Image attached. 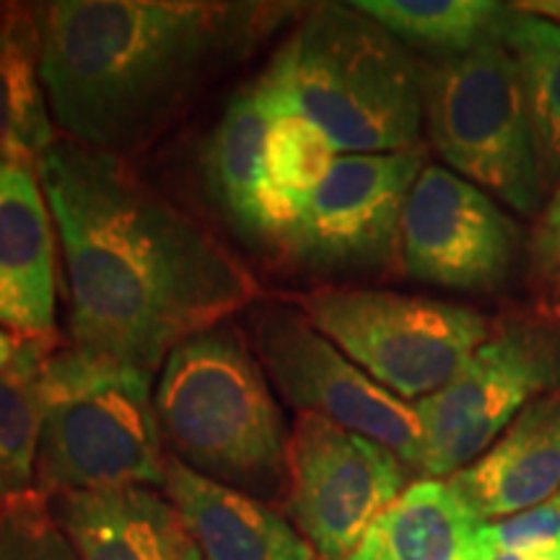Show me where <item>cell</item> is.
Returning a JSON list of instances; mask_svg holds the SVG:
<instances>
[{
    "label": "cell",
    "instance_id": "ba28073f",
    "mask_svg": "<svg viewBox=\"0 0 560 560\" xmlns=\"http://www.w3.org/2000/svg\"><path fill=\"white\" fill-rule=\"evenodd\" d=\"M244 322L265 376L285 402L376 441L420 472L423 425L416 405L371 380L301 310L280 301H255Z\"/></svg>",
    "mask_w": 560,
    "mask_h": 560
},
{
    "label": "cell",
    "instance_id": "ac0fdd59",
    "mask_svg": "<svg viewBox=\"0 0 560 560\" xmlns=\"http://www.w3.org/2000/svg\"><path fill=\"white\" fill-rule=\"evenodd\" d=\"M482 522L446 480L423 478L366 529L346 560H493Z\"/></svg>",
    "mask_w": 560,
    "mask_h": 560
},
{
    "label": "cell",
    "instance_id": "d4e9b609",
    "mask_svg": "<svg viewBox=\"0 0 560 560\" xmlns=\"http://www.w3.org/2000/svg\"><path fill=\"white\" fill-rule=\"evenodd\" d=\"M488 529L495 556L560 545V495L501 522H488Z\"/></svg>",
    "mask_w": 560,
    "mask_h": 560
},
{
    "label": "cell",
    "instance_id": "7a4b0ae2",
    "mask_svg": "<svg viewBox=\"0 0 560 560\" xmlns=\"http://www.w3.org/2000/svg\"><path fill=\"white\" fill-rule=\"evenodd\" d=\"M34 11L55 122L120 159L156 143L285 16V5L198 0H58Z\"/></svg>",
    "mask_w": 560,
    "mask_h": 560
},
{
    "label": "cell",
    "instance_id": "4dcf8cb0",
    "mask_svg": "<svg viewBox=\"0 0 560 560\" xmlns=\"http://www.w3.org/2000/svg\"><path fill=\"white\" fill-rule=\"evenodd\" d=\"M0 16H3V5H0Z\"/></svg>",
    "mask_w": 560,
    "mask_h": 560
},
{
    "label": "cell",
    "instance_id": "7c38bea8",
    "mask_svg": "<svg viewBox=\"0 0 560 560\" xmlns=\"http://www.w3.org/2000/svg\"><path fill=\"white\" fill-rule=\"evenodd\" d=\"M520 229L488 192L444 166H425L400 226V270L418 283L462 293L501 289Z\"/></svg>",
    "mask_w": 560,
    "mask_h": 560
},
{
    "label": "cell",
    "instance_id": "cb8c5ba5",
    "mask_svg": "<svg viewBox=\"0 0 560 560\" xmlns=\"http://www.w3.org/2000/svg\"><path fill=\"white\" fill-rule=\"evenodd\" d=\"M0 560H81L42 490L0 501Z\"/></svg>",
    "mask_w": 560,
    "mask_h": 560
},
{
    "label": "cell",
    "instance_id": "52a82bcc",
    "mask_svg": "<svg viewBox=\"0 0 560 560\" xmlns=\"http://www.w3.org/2000/svg\"><path fill=\"white\" fill-rule=\"evenodd\" d=\"M304 317L355 366L400 400L450 384L488 340L470 306L374 289H317L299 296Z\"/></svg>",
    "mask_w": 560,
    "mask_h": 560
},
{
    "label": "cell",
    "instance_id": "d6986e66",
    "mask_svg": "<svg viewBox=\"0 0 560 560\" xmlns=\"http://www.w3.org/2000/svg\"><path fill=\"white\" fill-rule=\"evenodd\" d=\"M39 70L34 5H3L0 16V164L39 170L58 140Z\"/></svg>",
    "mask_w": 560,
    "mask_h": 560
},
{
    "label": "cell",
    "instance_id": "f1b7e54d",
    "mask_svg": "<svg viewBox=\"0 0 560 560\" xmlns=\"http://www.w3.org/2000/svg\"><path fill=\"white\" fill-rule=\"evenodd\" d=\"M493 560H560V545H550V548H537V550H522V552H499Z\"/></svg>",
    "mask_w": 560,
    "mask_h": 560
},
{
    "label": "cell",
    "instance_id": "8992f818",
    "mask_svg": "<svg viewBox=\"0 0 560 560\" xmlns=\"http://www.w3.org/2000/svg\"><path fill=\"white\" fill-rule=\"evenodd\" d=\"M423 120L454 174L532 215L545 174L520 66L501 42L423 68Z\"/></svg>",
    "mask_w": 560,
    "mask_h": 560
},
{
    "label": "cell",
    "instance_id": "603a6c76",
    "mask_svg": "<svg viewBox=\"0 0 560 560\" xmlns=\"http://www.w3.org/2000/svg\"><path fill=\"white\" fill-rule=\"evenodd\" d=\"M503 47L520 66L542 174L550 179L560 172V26L514 9Z\"/></svg>",
    "mask_w": 560,
    "mask_h": 560
},
{
    "label": "cell",
    "instance_id": "4316f807",
    "mask_svg": "<svg viewBox=\"0 0 560 560\" xmlns=\"http://www.w3.org/2000/svg\"><path fill=\"white\" fill-rule=\"evenodd\" d=\"M514 9L522 13H532V16L548 19L560 26V0H524V3H516Z\"/></svg>",
    "mask_w": 560,
    "mask_h": 560
},
{
    "label": "cell",
    "instance_id": "6da1fadb",
    "mask_svg": "<svg viewBox=\"0 0 560 560\" xmlns=\"http://www.w3.org/2000/svg\"><path fill=\"white\" fill-rule=\"evenodd\" d=\"M68 276L70 346L156 374L260 301L240 257L128 161L58 138L39 161Z\"/></svg>",
    "mask_w": 560,
    "mask_h": 560
},
{
    "label": "cell",
    "instance_id": "f546056e",
    "mask_svg": "<svg viewBox=\"0 0 560 560\" xmlns=\"http://www.w3.org/2000/svg\"><path fill=\"white\" fill-rule=\"evenodd\" d=\"M556 293H558V299H560V278H558V291Z\"/></svg>",
    "mask_w": 560,
    "mask_h": 560
},
{
    "label": "cell",
    "instance_id": "5b68a950",
    "mask_svg": "<svg viewBox=\"0 0 560 560\" xmlns=\"http://www.w3.org/2000/svg\"><path fill=\"white\" fill-rule=\"evenodd\" d=\"M37 490L45 495L166 482L153 374L58 346L42 374Z\"/></svg>",
    "mask_w": 560,
    "mask_h": 560
},
{
    "label": "cell",
    "instance_id": "2e32d148",
    "mask_svg": "<svg viewBox=\"0 0 560 560\" xmlns=\"http://www.w3.org/2000/svg\"><path fill=\"white\" fill-rule=\"evenodd\" d=\"M166 499L198 542L202 560H317L299 529L257 495L166 457Z\"/></svg>",
    "mask_w": 560,
    "mask_h": 560
},
{
    "label": "cell",
    "instance_id": "5bb4252c",
    "mask_svg": "<svg viewBox=\"0 0 560 560\" xmlns=\"http://www.w3.org/2000/svg\"><path fill=\"white\" fill-rule=\"evenodd\" d=\"M293 109L276 62L244 83L223 109L202 151V182L223 221L252 247H262L260 190L270 125Z\"/></svg>",
    "mask_w": 560,
    "mask_h": 560
},
{
    "label": "cell",
    "instance_id": "277c9868",
    "mask_svg": "<svg viewBox=\"0 0 560 560\" xmlns=\"http://www.w3.org/2000/svg\"><path fill=\"white\" fill-rule=\"evenodd\" d=\"M293 109L342 153L420 145L423 68L408 47L353 3L306 13L276 58Z\"/></svg>",
    "mask_w": 560,
    "mask_h": 560
},
{
    "label": "cell",
    "instance_id": "83f0119b",
    "mask_svg": "<svg viewBox=\"0 0 560 560\" xmlns=\"http://www.w3.org/2000/svg\"><path fill=\"white\" fill-rule=\"evenodd\" d=\"M24 340L26 338H21V335L5 330V327H0V374H3V371L11 366L13 359H16L21 346H24Z\"/></svg>",
    "mask_w": 560,
    "mask_h": 560
},
{
    "label": "cell",
    "instance_id": "7402d4cb",
    "mask_svg": "<svg viewBox=\"0 0 560 560\" xmlns=\"http://www.w3.org/2000/svg\"><path fill=\"white\" fill-rule=\"evenodd\" d=\"M55 338H26L0 374V501L37 488L42 374Z\"/></svg>",
    "mask_w": 560,
    "mask_h": 560
},
{
    "label": "cell",
    "instance_id": "484cf974",
    "mask_svg": "<svg viewBox=\"0 0 560 560\" xmlns=\"http://www.w3.org/2000/svg\"><path fill=\"white\" fill-rule=\"evenodd\" d=\"M532 270L540 278H560V187L537 219L529 242Z\"/></svg>",
    "mask_w": 560,
    "mask_h": 560
},
{
    "label": "cell",
    "instance_id": "ffe728a7",
    "mask_svg": "<svg viewBox=\"0 0 560 560\" xmlns=\"http://www.w3.org/2000/svg\"><path fill=\"white\" fill-rule=\"evenodd\" d=\"M335 153L330 138L301 112L289 109L272 120L262 159V249L278 252L332 170Z\"/></svg>",
    "mask_w": 560,
    "mask_h": 560
},
{
    "label": "cell",
    "instance_id": "8fae6325",
    "mask_svg": "<svg viewBox=\"0 0 560 560\" xmlns=\"http://www.w3.org/2000/svg\"><path fill=\"white\" fill-rule=\"evenodd\" d=\"M285 467V506L322 560H346L408 480L389 450L314 412L296 416Z\"/></svg>",
    "mask_w": 560,
    "mask_h": 560
},
{
    "label": "cell",
    "instance_id": "3957f363",
    "mask_svg": "<svg viewBox=\"0 0 560 560\" xmlns=\"http://www.w3.org/2000/svg\"><path fill=\"white\" fill-rule=\"evenodd\" d=\"M156 416L172 457L195 472L249 495L289 486V431L247 335L231 322L172 350Z\"/></svg>",
    "mask_w": 560,
    "mask_h": 560
},
{
    "label": "cell",
    "instance_id": "9c48e42d",
    "mask_svg": "<svg viewBox=\"0 0 560 560\" xmlns=\"http://www.w3.org/2000/svg\"><path fill=\"white\" fill-rule=\"evenodd\" d=\"M425 149L335 159L278 255L319 278L366 276L400 265V226Z\"/></svg>",
    "mask_w": 560,
    "mask_h": 560
},
{
    "label": "cell",
    "instance_id": "4fadbf2b",
    "mask_svg": "<svg viewBox=\"0 0 560 560\" xmlns=\"http://www.w3.org/2000/svg\"><path fill=\"white\" fill-rule=\"evenodd\" d=\"M55 221L39 172L0 164V327L55 338Z\"/></svg>",
    "mask_w": 560,
    "mask_h": 560
},
{
    "label": "cell",
    "instance_id": "30bf717a",
    "mask_svg": "<svg viewBox=\"0 0 560 560\" xmlns=\"http://www.w3.org/2000/svg\"><path fill=\"white\" fill-rule=\"evenodd\" d=\"M550 392H560V332L522 325L486 340L450 384L416 402L420 475L452 478Z\"/></svg>",
    "mask_w": 560,
    "mask_h": 560
},
{
    "label": "cell",
    "instance_id": "44dd1931",
    "mask_svg": "<svg viewBox=\"0 0 560 560\" xmlns=\"http://www.w3.org/2000/svg\"><path fill=\"white\" fill-rule=\"evenodd\" d=\"M361 13L384 26L405 47L457 58L490 42H501L514 5L493 0H359Z\"/></svg>",
    "mask_w": 560,
    "mask_h": 560
},
{
    "label": "cell",
    "instance_id": "e0dca14e",
    "mask_svg": "<svg viewBox=\"0 0 560 560\" xmlns=\"http://www.w3.org/2000/svg\"><path fill=\"white\" fill-rule=\"evenodd\" d=\"M50 501L81 560H202L177 509L151 488L62 493Z\"/></svg>",
    "mask_w": 560,
    "mask_h": 560
},
{
    "label": "cell",
    "instance_id": "9a60e30c",
    "mask_svg": "<svg viewBox=\"0 0 560 560\" xmlns=\"http://www.w3.org/2000/svg\"><path fill=\"white\" fill-rule=\"evenodd\" d=\"M446 482L482 522L552 499L560 488V392L529 402L486 454Z\"/></svg>",
    "mask_w": 560,
    "mask_h": 560
}]
</instances>
